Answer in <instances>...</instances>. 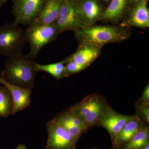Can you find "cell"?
Wrapping results in <instances>:
<instances>
[{"label":"cell","instance_id":"obj_1","mask_svg":"<svg viewBox=\"0 0 149 149\" xmlns=\"http://www.w3.org/2000/svg\"><path fill=\"white\" fill-rule=\"evenodd\" d=\"M129 27L113 26H86L74 31L80 45H91L101 49L108 43H121L130 36Z\"/></svg>","mask_w":149,"mask_h":149},{"label":"cell","instance_id":"obj_2","mask_svg":"<svg viewBox=\"0 0 149 149\" xmlns=\"http://www.w3.org/2000/svg\"><path fill=\"white\" fill-rule=\"evenodd\" d=\"M36 63L27 55L9 58L0 77L10 85L33 90L35 87Z\"/></svg>","mask_w":149,"mask_h":149},{"label":"cell","instance_id":"obj_3","mask_svg":"<svg viewBox=\"0 0 149 149\" xmlns=\"http://www.w3.org/2000/svg\"><path fill=\"white\" fill-rule=\"evenodd\" d=\"M109 106L104 97L95 93L86 96L68 109L83 123L88 130L97 125Z\"/></svg>","mask_w":149,"mask_h":149},{"label":"cell","instance_id":"obj_4","mask_svg":"<svg viewBox=\"0 0 149 149\" xmlns=\"http://www.w3.org/2000/svg\"><path fill=\"white\" fill-rule=\"evenodd\" d=\"M29 51L27 56L34 60L45 46L54 42L59 35L56 22L51 24L28 25L24 31Z\"/></svg>","mask_w":149,"mask_h":149},{"label":"cell","instance_id":"obj_5","mask_svg":"<svg viewBox=\"0 0 149 149\" xmlns=\"http://www.w3.org/2000/svg\"><path fill=\"white\" fill-rule=\"evenodd\" d=\"M27 43L25 32L19 25L7 23L0 27V54L9 58L22 54Z\"/></svg>","mask_w":149,"mask_h":149},{"label":"cell","instance_id":"obj_6","mask_svg":"<svg viewBox=\"0 0 149 149\" xmlns=\"http://www.w3.org/2000/svg\"><path fill=\"white\" fill-rule=\"evenodd\" d=\"M48 0H12V13L16 25H30L40 16Z\"/></svg>","mask_w":149,"mask_h":149},{"label":"cell","instance_id":"obj_7","mask_svg":"<svg viewBox=\"0 0 149 149\" xmlns=\"http://www.w3.org/2000/svg\"><path fill=\"white\" fill-rule=\"evenodd\" d=\"M47 128L46 149H76L77 141L53 118L48 121Z\"/></svg>","mask_w":149,"mask_h":149},{"label":"cell","instance_id":"obj_8","mask_svg":"<svg viewBox=\"0 0 149 149\" xmlns=\"http://www.w3.org/2000/svg\"><path fill=\"white\" fill-rule=\"evenodd\" d=\"M56 22L60 34L85 27L77 14L73 0H64Z\"/></svg>","mask_w":149,"mask_h":149},{"label":"cell","instance_id":"obj_9","mask_svg":"<svg viewBox=\"0 0 149 149\" xmlns=\"http://www.w3.org/2000/svg\"><path fill=\"white\" fill-rule=\"evenodd\" d=\"M135 116L136 115L127 116L120 114L109 106L106 113L97 125L106 129L109 133L112 142L118 136L125 125Z\"/></svg>","mask_w":149,"mask_h":149},{"label":"cell","instance_id":"obj_10","mask_svg":"<svg viewBox=\"0 0 149 149\" xmlns=\"http://www.w3.org/2000/svg\"><path fill=\"white\" fill-rule=\"evenodd\" d=\"M76 10L85 27L102 19L104 11L97 0H73Z\"/></svg>","mask_w":149,"mask_h":149},{"label":"cell","instance_id":"obj_11","mask_svg":"<svg viewBox=\"0 0 149 149\" xmlns=\"http://www.w3.org/2000/svg\"><path fill=\"white\" fill-rule=\"evenodd\" d=\"M53 119L77 141L88 130L83 123L68 109L59 113Z\"/></svg>","mask_w":149,"mask_h":149},{"label":"cell","instance_id":"obj_12","mask_svg":"<svg viewBox=\"0 0 149 149\" xmlns=\"http://www.w3.org/2000/svg\"><path fill=\"white\" fill-rule=\"evenodd\" d=\"M148 0H141L136 4L129 17L120 25L123 27L147 28L149 26Z\"/></svg>","mask_w":149,"mask_h":149},{"label":"cell","instance_id":"obj_13","mask_svg":"<svg viewBox=\"0 0 149 149\" xmlns=\"http://www.w3.org/2000/svg\"><path fill=\"white\" fill-rule=\"evenodd\" d=\"M0 83L8 88L12 96L13 106L12 116L14 115L30 106L32 90L10 85L3 80L1 77Z\"/></svg>","mask_w":149,"mask_h":149},{"label":"cell","instance_id":"obj_14","mask_svg":"<svg viewBox=\"0 0 149 149\" xmlns=\"http://www.w3.org/2000/svg\"><path fill=\"white\" fill-rule=\"evenodd\" d=\"M145 125V123L136 115L135 117L125 125L118 136L112 141L113 148L121 149L139 130Z\"/></svg>","mask_w":149,"mask_h":149},{"label":"cell","instance_id":"obj_15","mask_svg":"<svg viewBox=\"0 0 149 149\" xmlns=\"http://www.w3.org/2000/svg\"><path fill=\"white\" fill-rule=\"evenodd\" d=\"M100 49L87 44L80 45L77 51L68 57L66 61H72L77 64L88 67L98 57Z\"/></svg>","mask_w":149,"mask_h":149},{"label":"cell","instance_id":"obj_16","mask_svg":"<svg viewBox=\"0 0 149 149\" xmlns=\"http://www.w3.org/2000/svg\"><path fill=\"white\" fill-rule=\"evenodd\" d=\"M64 0H48L41 14L32 24L44 25L54 23L57 19Z\"/></svg>","mask_w":149,"mask_h":149},{"label":"cell","instance_id":"obj_17","mask_svg":"<svg viewBox=\"0 0 149 149\" xmlns=\"http://www.w3.org/2000/svg\"><path fill=\"white\" fill-rule=\"evenodd\" d=\"M128 0H111L110 3L104 11L102 19L108 21H117L123 16Z\"/></svg>","mask_w":149,"mask_h":149},{"label":"cell","instance_id":"obj_18","mask_svg":"<svg viewBox=\"0 0 149 149\" xmlns=\"http://www.w3.org/2000/svg\"><path fill=\"white\" fill-rule=\"evenodd\" d=\"M149 144V128L148 125L141 128L121 149H141Z\"/></svg>","mask_w":149,"mask_h":149},{"label":"cell","instance_id":"obj_19","mask_svg":"<svg viewBox=\"0 0 149 149\" xmlns=\"http://www.w3.org/2000/svg\"><path fill=\"white\" fill-rule=\"evenodd\" d=\"M13 100L10 91L6 86H0V118H6L11 115Z\"/></svg>","mask_w":149,"mask_h":149},{"label":"cell","instance_id":"obj_20","mask_svg":"<svg viewBox=\"0 0 149 149\" xmlns=\"http://www.w3.org/2000/svg\"><path fill=\"white\" fill-rule=\"evenodd\" d=\"M35 68L37 72L44 71L52 75L56 80L65 77V61L52 64L42 65L35 63Z\"/></svg>","mask_w":149,"mask_h":149},{"label":"cell","instance_id":"obj_21","mask_svg":"<svg viewBox=\"0 0 149 149\" xmlns=\"http://www.w3.org/2000/svg\"><path fill=\"white\" fill-rule=\"evenodd\" d=\"M137 114L139 117L147 124L149 123V104L138 102L136 104Z\"/></svg>","mask_w":149,"mask_h":149},{"label":"cell","instance_id":"obj_22","mask_svg":"<svg viewBox=\"0 0 149 149\" xmlns=\"http://www.w3.org/2000/svg\"><path fill=\"white\" fill-rule=\"evenodd\" d=\"M65 60V59H64ZM65 77H68L71 74H75L82 71L88 67L77 64L74 62L66 61L65 60Z\"/></svg>","mask_w":149,"mask_h":149},{"label":"cell","instance_id":"obj_23","mask_svg":"<svg viewBox=\"0 0 149 149\" xmlns=\"http://www.w3.org/2000/svg\"><path fill=\"white\" fill-rule=\"evenodd\" d=\"M143 103L149 104V84L144 89L141 97L138 101Z\"/></svg>","mask_w":149,"mask_h":149},{"label":"cell","instance_id":"obj_24","mask_svg":"<svg viewBox=\"0 0 149 149\" xmlns=\"http://www.w3.org/2000/svg\"><path fill=\"white\" fill-rule=\"evenodd\" d=\"M16 149H27L26 146L23 144H19L16 147Z\"/></svg>","mask_w":149,"mask_h":149},{"label":"cell","instance_id":"obj_25","mask_svg":"<svg viewBox=\"0 0 149 149\" xmlns=\"http://www.w3.org/2000/svg\"><path fill=\"white\" fill-rule=\"evenodd\" d=\"M9 0H0V9L4 4L7 2Z\"/></svg>","mask_w":149,"mask_h":149},{"label":"cell","instance_id":"obj_26","mask_svg":"<svg viewBox=\"0 0 149 149\" xmlns=\"http://www.w3.org/2000/svg\"><path fill=\"white\" fill-rule=\"evenodd\" d=\"M141 149H149V144H148L146 146L143 147V148Z\"/></svg>","mask_w":149,"mask_h":149},{"label":"cell","instance_id":"obj_27","mask_svg":"<svg viewBox=\"0 0 149 149\" xmlns=\"http://www.w3.org/2000/svg\"><path fill=\"white\" fill-rule=\"evenodd\" d=\"M133 1V2L135 3H137L138 2H139L140 1H141V0H132Z\"/></svg>","mask_w":149,"mask_h":149},{"label":"cell","instance_id":"obj_28","mask_svg":"<svg viewBox=\"0 0 149 149\" xmlns=\"http://www.w3.org/2000/svg\"><path fill=\"white\" fill-rule=\"evenodd\" d=\"M104 1H105L108 2V1H109L110 0H104Z\"/></svg>","mask_w":149,"mask_h":149},{"label":"cell","instance_id":"obj_29","mask_svg":"<svg viewBox=\"0 0 149 149\" xmlns=\"http://www.w3.org/2000/svg\"><path fill=\"white\" fill-rule=\"evenodd\" d=\"M98 149V148H92V149ZM111 149H114L113 148H112Z\"/></svg>","mask_w":149,"mask_h":149}]
</instances>
